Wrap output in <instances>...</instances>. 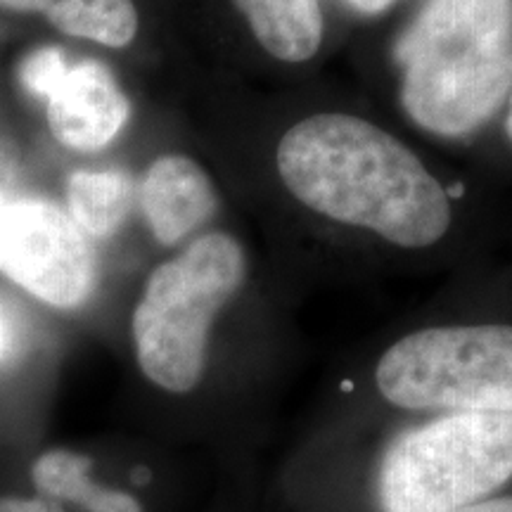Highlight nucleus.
Returning a JSON list of instances; mask_svg holds the SVG:
<instances>
[{
    "instance_id": "2eb2a0df",
    "label": "nucleus",
    "mask_w": 512,
    "mask_h": 512,
    "mask_svg": "<svg viewBox=\"0 0 512 512\" xmlns=\"http://www.w3.org/2000/svg\"><path fill=\"white\" fill-rule=\"evenodd\" d=\"M392 0H351V5L358 12H366V15H375V12H382Z\"/></svg>"
},
{
    "instance_id": "6e6552de",
    "label": "nucleus",
    "mask_w": 512,
    "mask_h": 512,
    "mask_svg": "<svg viewBox=\"0 0 512 512\" xmlns=\"http://www.w3.org/2000/svg\"><path fill=\"white\" fill-rule=\"evenodd\" d=\"M34 498L3 496L0 512H145L133 491L95 477L93 460L83 453L53 448L31 467Z\"/></svg>"
},
{
    "instance_id": "423d86ee",
    "label": "nucleus",
    "mask_w": 512,
    "mask_h": 512,
    "mask_svg": "<svg viewBox=\"0 0 512 512\" xmlns=\"http://www.w3.org/2000/svg\"><path fill=\"white\" fill-rule=\"evenodd\" d=\"M0 271L55 309L86 304L98 275L83 230L48 200L0 204Z\"/></svg>"
},
{
    "instance_id": "f3484780",
    "label": "nucleus",
    "mask_w": 512,
    "mask_h": 512,
    "mask_svg": "<svg viewBox=\"0 0 512 512\" xmlns=\"http://www.w3.org/2000/svg\"><path fill=\"white\" fill-rule=\"evenodd\" d=\"M0 197H3V190H0Z\"/></svg>"
},
{
    "instance_id": "39448f33",
    "label": "nucleus",
    "mask_w": 512,
    "mask_h": 512,
    "mask_svg": "<svg viewBox=\"0 0 512 512\" xmlns=\"http://www.w3.org/2000/svg\"><path fill=\"white\" fill-rule=\"evenodd\" d=\"M373 389L399 415L512 413V325L437 323L403 332L377 356Z\"/></svg>"
},
{
    "instance_id": "f257e3e1",
    "label": "nucleus",
    "mask_w": 512,
    "mask_h": 512,
    "mask_svg": "<svg viewBox=\"0 0 512 512\" xmlns=\"http://www.w3.org/2000/svg\"><path fill=\"white\" fill-rule=\"evenodd\" d=\"M406 418L366 448L297 467L299 512H456L512 482V413Z\"/></svg>"
},
{
    "instance_id": "f03ea898",
    "label": "nucleus",
    "mask_w": 512,
    "mask_h": 512,
    "mask_svg": "<svg viewBox=\"0 0 512 512\" xmlns=\"http://www.w3.org/2000/svg\"><path fill=\"white\" fill-rule=\"evenodd\" d=\"M275 174L318 219L420 252L453 226V200L403 140L351 112H313L275 145Z\"/></svg>"
},
{
    "instance_id": "20e7f679",
    "label": "nucleus",
    "mask_w": 512,
    "mask_h": 512,
    "mask_svg": "<svg viewBox=\"0 0 512 512\" xmlns=\"http://www.w3.org/2000/svg\"><path fill=\"white\" fill-rule=\"evenodd\" d=\"M247 280L233 235L204 233L150 273L131 318L140 373L166 394L188 396L209 373L214 330Z\"/></svg>"
},
{
    "instance_id": "ddd939ff",
    "label": "nucleus",
    "mask_w": 512,
    "mask_h": 512,
    "mask_svg": "<svg viewBox=\"0 0 512 512\" xmlns=\"http://www.w3.org/2000/svg\"><path fill=\"white\" fill-rule=\"evenodd\" d=\"M69 64L64 60L60 48H41L34 50L27 60L19 67V79H22V86L27 88L31 95H38V98H50L60 81L67 74Z\"/></svg>"
},
{
    "instance_id": "f8f14e48",
    "label": "nucleus",
    "mask_w": 512,
    "mask_h": 512,
    "mask_svg": "<svg viewBox=\"0 0 512 512\" xmlns=\"http://www.w3.org/2000/svg\"><path fill=\"white\" fill-rule=\"evenodd\" d=\"M133 185L121 171H76L69 176V216L83 233L107 238L124 223Z\"/></svg>"
},
{
    "instance_id": "9d476101",
    "label": "nucleus",
    "mask_w": 512,
    "mask_h": 512,
    "mask_svg": "<svg viewBox=\"0 0 512 512\" xmlns=\"http://www.w3.org/2000/svg\"><path fill=\"white\" fill-rule=\"evenodd\" d=\"M249 34L273 62L309 64L323 48L325 19L318 0H233Z\"/></svg>"
},
{
    "instance_id": "0eeeda50",
    "label": "nucleus",
    "mask_w": 512,
    "mask_h": 512,
    "mask_svg": "<svg viewBox=\"0 0 512 512\" xmlns=\"http://www.w3.org/2000/svg\"><path fill=\"white\" fill-rule=\"evenodd\" d=\"M131 102L105 64L83 60L67 69L48 98V126L57 143L76 152H98L119 136Z\"/></svg>"
},
{
    "instance_id": "7ed1b4c3",
    "label": "nucleus",
    "mask_w": 512,
    "mask_h": 512,
    "mask_svg": "<svg viewBox=\"0 0 512 512\" xmlns=\"http://www.w3.org/2000/svg\"><path fill=\"white\" fill-rule=\"evenodd\" d=\"M396 60L406 117L432 136H470L512 93V0H427Z\"/></svg>"
},
{
    "instance_id": "9b49d317",
    "label": "nucleus",
    "mask_w": 512,
    "mask_h": 512,
    "mask_svg": "<svg viewBox=\"0 0 512 512\" xmlns=\"http://www.w3.org/2000/svg\"><path fill=\"white\" fill-rule=\"evenodd\" d=\"M3 8L38 12L64 34L107 48L131 46L138 34L133 0H0Z\"/></svg>"
},
{
    "instance_id": "4468645a",
    "label": "nucleus",
    "mask_w": 512,
    "mask_h": 512,
    "mask_svg": "<svg viewBox=\"0 0 512 512\" xmlns=\"http://www.w3.org/2000/svg\"><path fill=\"white\" fill-rule=\"evenodd\" d=\"M24 325L19 313L0 299V366H8L22 354Z\"/></svg>"
},
{
    "instance_id": "1a4fd4ad",
    "label": "nucleus",
    "mask_w": 512,
    "mask_h": 512,
    "mask_svg": "<svg viewBox=\"0 0 512 512\" xmlns=\"http://www.w3.org/2000/svg\"><path fill=\"white\" fill-rule=\"evenodd\" d=\"M140 207L155 238L176 245L214 214L216 192L195 159L166 155L147 169L140 183Z\"/></svg>"
},
{
    "instance_id": "dca6fc26",
    "label": "nucleus",
    "mask_w": 512,
    "mask_h": 512,
    "mask_svg": "<svg viewBox=\"0 0 512 512\" xmlns=\"http://www.w3.org/2000/svg\"><path fill=\"white\" fill-rule=\"evenodd\" d=\"M505 131H508V138L512 140V93L508 98V117H505Z\"/></svg>"
}]
</instances>
